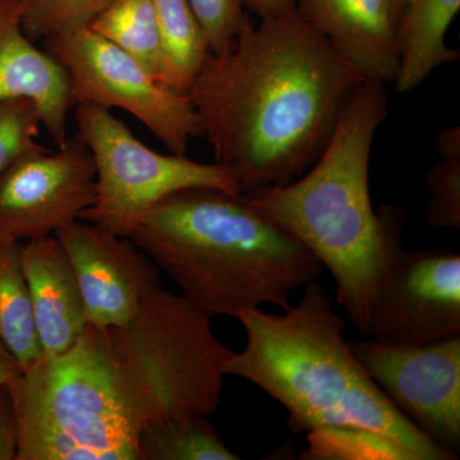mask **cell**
Returning a JSON list of instances; mask_svg holds the SVG:
<instances>
[{"instance_id": "1", "label": "cell", "mask_w": 460, "mask_h": 460, "mask_svg": "<svg viewBox=\"0 0 460 460\" xmlns=\"http://www.w3.org/2000/svg\"><path fill=\"white\" fill-rule=\"evenodd\" d=\"M248 14L228 49L211 53L187 93L213 148L242 193L286 186L319 159L361 71L296 8Z\"/></svg>"}, {"instance_id": "2", "label": "cell", "mask_w": 460, "mask_h": 460, "mask_svg": "<svg viewBox=\"0 0 460 460\" xmlns=\"http://www.w3.org/2000/svg\"><path fill=\"white\" fill-rule=\"evenodd\" d=\"M237 320L246 347L232 353L224 374L255 384L280 402L290 431L367 436L396 459L456 458L402 414L362 367L344 339L347 323L319 280L281 314L256 308Z\"/></svg>"}, {"instance_id": "3", "label": "cell", "mask_w": 460, "mask_h": 460, "mask_svg": "<svg viewBox=\"0 0 460 460\" xmlns=\"http://www.w3.org/2000/svg\"><path fill=\"white\" fill-rule=\"evenodd\" d=\"M387 115L385 84L366 78L332 138L304 175L243 193L253 208L304 243L337 284V301L368 337L372 310L402 250L399 208L375 213L368 184L372 145Z\"/></svg>"}, {"instance_id": "4", "label": "cell", "mask_w": 460, "mask_h": 460, "mask_svg": "<svg viewBox=\"0 0 460 460\" xmlns=\"http://www.w3.org/2000/svg\"><path fill=\"white\" fill-rule=\"evenodd\" d=\"M131 241L208 316L237 319L320 279L323 263L250 205L243 193L190 189L159 202Z\"/></svg>"}, {"instance_id": "5", "label": "cell", "mask_w": 460, "mask_h": 460, "mask_svg": "<svg viewBox=\"0 0 460 460\" xmlns=\"http://www.w3.org/2000/svg\"><path fill=\"white\" fill-rule=\"evenodd\" d=\"M16 411V460H140V426L118 386L102 332L42 354L8 384Z\"/></svg>"}, {"instance_id": "6", "label": "cell", "mask_w": 460, "mask_h": 460, "mask_svg": "<svg viewBox=\"0 0 460 460\" xmlns=\"http://www.w3.org/2000/svg\"><path fill=\"white\" fill-rule=\"evenodd\" d=\"M118 386L140 429L190 416L210 417L222 402L233 350L211 317L162 287L131 319L99 329Z\"/></svg>"}, {"instance_id": "7", "label": "cell", "mask_w": 460, "mask_h": 460, "mask_svg": "<svg viewBox=\"0 0 460 460\" xmlns=\"http://www.w3.org/2000/svg\"><path fill=\"white\" fill-rule=\"evenodd\" d=\"M75 115L78 137L89 147L96 171L95 199L81 214L83 222L129 238L172 193L190 189L242 193L234 175L223 165L157 153L108 109L78 104Z\"/></svg>"}, {"instance_id": "8", "label": "cell", "mask_w": 460, "mask_h": 460, "mask_svg": "<svg viewBox=\"0 0 460 460\" xmlns=\"http://www.w3.org/2000/svg\"><path fill=\"white\" fill-rule=\"evenodd\" d=\"M44 42L45 50L65 68L74 108L122 109L175 155H186L190 141L202 137L189 93L163 83L90 27Z\"/></svg>"}, {"instance_id": "9", "label": "cell", "mask_w": 460, "mask_h": 460, "mask_svg": "<svg viewBox=\"0 0 460 460\" xmlns=\"http://www.w3.org/2000/svg\"><path fill=\"white\" fill-rule=\"evenodd\" d=\"M348 344L393 404L435 443L456 454L460 447V337L428 344L375 338Z\"/></svg>"}, {"instance_id": "10", "label": "cell", "mask_w": 460, "mask_h": 460, "mask_svg": "<svg viewBox=\"0 0 460 460\" xmlns=\"http://www.w3.org/2000/svg\"><path fill=\"white\" fill-rule=\"evenodd\" d=\"M96 171L78 135L21 157L0 180V243L54 235L93 205Z\"/></svg>"}, {"instance_id": "11", "label": "cell", "mask_w": 460, "mask_h": 460, "mask_svg": "<svg viewBox=\"0 0 460 460\" xmlns=\"http://www.w3.org/2000/svg\"><path fill=\"white\" fill-rule=\"evenodd\" d=\"M368 337L396 344L460 337L459 253L402 250L378 290Z\"/></svg>"}, {"instance_id": "12", "label": "cell", "mask_w": 460, "mask_h": 460, "mask_svg": "<svg viewBox=\"0 0 460 460\" xmlns=\"http://www.w3.org/2000/svg\"><path fill=\"white\" fill-rule=\"evenodd\" d=\"M83 296L87 323L96 329L127 323L145 296L162 287L155 263L131 238L75 220L56 233Z\"/></svg>"}, {"instance_id": "13", "label": "cell", "mask_w": 460, "mask_h": 460, "mask_svg": "<svg viewBox=\"0 0 460 460\" xmlns=\"http://www.w3.org/2000/svg\"><path fill=\"white\" fill-rule=\"evenodd\" d=\"M299 17L366 78L394 83L399 69L392 0H296Z\"/></svg>"}, {"instance_id": "14", "label": "cell", "mask_w": 460, "mask_h": 460, "mask_svg": "<svg viewBox=\"0 0 460 460\" xmlns=\"http://www.w3.org/2000/svg\"><path fill=\"white\" fill-rule=\"evenodd\" d=\"M23 0H0V102L25 99L38 108L56 146L68 138L74 108L65 68L35 47L22 26Z\"/></svg>"}, {"instance_id": "15", "label": "cell", "mask_w": 460, "mask_h": 460, "mask_svg": "<svg viewBox=\"0 0 460 460\" xmlns=\"http://www.w3.org/2000/svg\"><path fill=\"white\" fill-rule=\"evenodd\" d=\"M20 259L42 354L65 353L89 328L71 262L56 235L21 243Z\"/></svg>"}, {"instance_id": "16", "label": "cell", "mask_w": 460, "mask_h": 460, "mask_svg": "<svg viewBox=\"0 0 460 460\" xmlns=\"http://www.w3.org/2000/svg\"><path fill=\"white\" fill-rule=\"evenodd\" d=\"M459 9L460 0H404L396 23L398 93L417 89L436 68L459 59V51L445 40Z\"/></svg>"}, {"instance_id": "17", "label": "cell", "mask_w": 460, "mask_h": 460, "mask_svg": "<svg viewBox=\"0 0 460 460\" xmlns=\"http://www.w3.org/2000/svg\"><path fill=\"white\" fill-rule=\"evenodd\" d=\"M166 66V81L189 91L206 59L210 44L189 0H153Z\"/></svg>"}, {"instance_id": "18", "label": "cell", "mask_w": 460, "mask_h": 460, "mask_svg": "<svg viewBox=\"0 0 460 460\" xmlns=\"http://www.w3.org/2000/svg\"><path fill=\"white\" fill-rule=\"evenodd\" d=\"M21 243H0V341L25 368L42 356L31 298L20 259Z\"/></svg>"}, {"instance_id": "19", "label": "cell", "mask_w": 460, "mask_h": 460, "mask_svg": "<svg viewBox=\"0 0 460 460\" xmlns=\"http://www.w3.org/2000/svg\"><path fill=\"white\" fill-rule=\"evenodd\" d=\"M90 29L137 59L156 78L168 84L153 0H111L93 20Z\"/></svg>"}, {"instance_id": "20", "label": "cell", "mask_w": 460, "mask_h": 460, "mask_svg": "<svg viewBox=\"0 0 460 460\" xmlns=\"http://www.w3.org/2000/svg\"><path fill=\"white\" fill-rule=\"evenodd\" d=\"M140 460H238L208 416L147 426L138 435Z\"/></svg>"}, {"instance_id": "21", "label": "cell", "mask_w": 460, "mask_h": 460, "mask_svg": "<svg viewBox=\"0 0 460 460\" xmlns=\"http://www.w3.org/2000/svg\"><path fill=\"white\" fill-rule=\"evenodd\" d=\"M440 160L428 172V223L435 229L460 228V128L443 129L435 140Z\"/></svg>"}, {"instance_id": "22", "label": "cell", "mask_w": 460, "mask_h": 460, "mask_svg": "<svg viewBox=\"0 0 460 460\" xmlns=\"http://www.w3.org/2000/svg\"><path fill=\"white\" fill-rule=\"evenodd\" d=\"M111 0H23L22 26L36 40L87 29Z\"/></svg>"}, {"instance_id": "23", "label": "cell", "mask_w": 460, "mask_h": 460, "mask_svg": "<svg viewBox=\"0 0 460 460\" xmlns=\"http://www.w3.org/2000/svg\"><path fill=\"white\" fill-rule=\"evenodd\" d=\"M41 118L25 99L0 102V180L21 157L42 150L38 142Z\"/></svg>"}, {"instance_id": "24", "label": "cell", "mask_w": 460, "mask_h": 460, "mask_svg": "<svg viewBox=\"0 0 460 460\" xmlns=\"http://www.w3.org/2000/svg\"><path fill=\"white\" fill-rule=\"evenodd\" d=\"M189 3L204 29L211 53L228 49L247 16L244 0H189Z\"/></svg>"}, {"instance_id": "25", "label": "cell", "mask_w": 460, "mask_h": 460, "mask_svg": "<svg viewBox=\"0 0 460 460\" xmlns=\"http://www.w3.org/2000/svg\"><path fill=\"white\" fill-rule=\"evenodd\" d=\"M18 426L8 385L0 386V460H16Z\"/></svg>"}, {"instance_id": "26", "label": "cell", "mask_w": 460, "mask_h": 460, "mask_svg": "<svg viewBox=\"0 0 460 460\" xmlns=\"http://www.w3.org/2000/svg\"><path fill=\"white\" fill-rule=\"evenodd\" d=\"M296 0H244V7L260 18L274 16L295 8Z\"/></svg>"}, {"instance_id": "27", "label": "cell", "mask_w": 460, "mask_h": 460, "mask_svg": "<svg viewBox=\"0 0 460 460\" xmlns=\"http://www.w3.org/2000/svg\"><path fill=\"white\" fill-rule=\"evenodd\" d=\"M22 372L20 363L0 341V386L8 385Z\"/></svg>"}, {"instance_id": "28", "label": "cell", "mask_w": 460, "mask_h": 460, "mask_svg": "<svg viewBox=\"0 0 460 460\" xmlns=\"http://www.w3.org/2000/svg\"><path fill=\"white\" fill-rule=\"evenodd\" d=\"M392 2H393V5H394L396 13H398V16H399V12H401V8H402V3H404V0H392Z\"/></svg>"}, {"instance_id": "29", "label": "cell", "mask_w": 460, "mask_h": 460, "mask_svg": "<svg viewBox=\"0 0 460 460\" xmlns=\"http://www.w3.org/2000/svg\"><path fill=\"white\" fill-rule=\"evenodd\" d=\"M365 440H367V438H365ZM368 441H372V440H368ZM372 443H375V441H372ZM376 444H377V443H376ZM378 445H380V444H378ZM380 447H381V445H380ZM384 449H385V447H384ZM385 450H386V449H385ZM386 452H387V450H386ZM387 453H389V452H387ZM389 454H390V453H389Z\"/></svg>"}]
</instances>
